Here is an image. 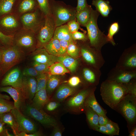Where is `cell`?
<instances>
[{
    "label": "cell",
    "mask_w": 136,
    "mask_h": 136,
    "mask_svg": "<svg viewBox=\"0 0 136 136\" xmlns=\"http://www.w3.org/2000/svg\"><path fill=\"white\" fill-rule=\"evenodd\" d=\"M123 85L106 79L101 83L100 95L104 102L113 110L127 94Z\"/></svg>",
    "instance_id": "obj_1"
},
{
    "label": "cell",
    "mask_w": 136,
    "mask_h": 136,
    "mask_svg": "<svg viewBox=\"0 0 136 136\" xmlns=\"http://www.w3.org/2000/svg\"><path fill=\"white\" fill-rule=\"evenodd\" d=\"M100 14L92 9L90 18L86 25L89 42L90 46L96 50L101 51L102 47L109 43L107 35L99 28L97 20Z\"/></svg>",
    "instance_id": "obj_2"
},
{
    "label": "cell",
    "mask_w": 136,
    "mask_h": 136,
    "mask_svg": "<svg viewBox=\"0 0 136 136\" xmlns=\"http://www.w3.org/2000/svg\"><path fill=\"white\" fill-rule=\"evenodd\" d=\"M49 0L52 16L56 27L65 24L75 18L76 8L62 1Z\"/></svg>",
    "instance_id": "obj_3"
},
{
    "label": "cell",
    "mask_w": 136,
    "mask_h": 136,
    "mask_svg": "<svg viewBox=\"0 0 136 136\" xmlns=\"http://www.w3.org/2000/svg\"><path fill=\"white\" fill-rule=\"evenodd\" d=\"M12 45L26 55L31 54L37 48L36 34L30 30L22 28L13 36Z\"/></svg>",
    "instance_id": "obj_4"
},
{
    "label": "cell",
    "mask_w": 136,
    "mask_h": 136,
    "mask_svg": "<svg viewBox=\"0 0 136 136\" xmlns=\"http://www.w3.org/2000/svg\"><path fill=\"white\" fill-rule=\"evenodd\" d=\"M0 48L2 55L0 65L1 76H2L13 67L22 61L25 58L26 55L12 45L2 46Z\"/></svg>",
    "instance_id": "obj_5"
},
{
    "label": "cell",
    "mask_w": 136,
    "mask_h": 136,
    "mask_svg": "<svg viewBox=\"0 0 136 136\" xmlns=\"http://www.w3.org/2000/svg\"><path fill=\"white\" fill-rule=\"evenodd\" d=\"M126 120L128 128L136 125V96L127 94L114 110Z\"/></svg>",
    "instance_id": "obj_6"
},
{
    "label": "cell",
    "mask_w": 136,
    "mask_h": 136,
    "mask_svg": "<svg viewBox=\"0 0 136 136\" xmlns=\"http://www.w3.org/2000/svg\"><path fill=\"white\" fill-rule=\"evenodd\" d=\"M80 41L81 43L78 45L83 61L87 65L100 69L105 62L101 51L91 47L89 41Z\"/></svg>",
    "instance_id": "obj_7"
},
{
    "label": "cell",
    "mask_w": 136,
    "mask_h": 136,
    "mask_svg": "<svg viewBox=\"0 0 136 136\" xmlns=\"http://www.w3.org/2000/svg\"><path fill=\"white\" fill-rule=\"evenodd\" d=\"M45 15L39 7L19 16L23 28L30 30L36 34L44 25Z\"/></svg>",
    "instance_id": "obj_8"
},
{
    "label": "cell",
    "mask_w": 136,
    "mask_h": 136,
    "mask_svg": "<svg viewBox=\"0 0 136 136\" xmlns=\"http://www.w3.org/2000/svg\"><path fill=\"white\" fill-rule=\"evenodd\" d=\"M23 28L19 17L13 13L0 16V31L5 35L13 36Z\"/></svg>",
    "instance_id": "obj_9"
},
{
    "label": "cell",
    "mask_w": 136,
    "mask_h": 136,
    "mask_svg": "<svg viewBox=\"0 0 136 136\" xmlns=\"http://www.w3.org/2000/svg\"><path fill=\"white\" fill-rule=\"evenodd\" d=\"M22 110L27 116L33 119L44 126L54 127L57 125L56 120L46 113L42 108L36 107L31 104H27Z\"/></svg>",
    "instance_id": "obj_10"
},
{
    "label": "cell",
    "mask_w": 136,
    "mask_h": 136,
    "mask_svg": "<svg viewBox=\"0 0 136 136\" xmlns=\"http://www.w3.org/2000/svg\"><path fill=\"white\" fill-rule=\"evenodd\" d=\"M43 26L36 34L37 48H44L53 38L56 26L52 16H45Z\"/></svg>",
    "instance_id": "obj_11"
},
{
    "label": "cell",
    "mask_w": 136,
    "mask_h": 136,
    "mask_svg": "<svg viewBox=\"0 0 136 136\" xmlns=\"http://www.w3.org/2000/svg\"><path fill=\"white\" fill-rule=\"evenodd\" d=\"M96 88V86H88L80 90L69 99L66 104L68 108L77 113L84 112L85 100L90 92Z\"/></svg>",
    "instance_id": "obj_12"
},
{
    "label": "cell",
    "mask_w": 136,
    "mask_h": 136,
    "mask_svg": "<svg viewBox=\"0 0 136 136\" xmlns=\"http://www.w3.org/2000/svg\"><path fill=\"white\" fill-rule=\"evenodd\" d=\"M135 79H136V70L116 66L109 72L107 79L125 85Z\"/></svg>",
    "instance_id": "obj_13"
},
{
    "label": "cell",
    "mask_w": 136,
    "mask_h": 136,
    "mask_svg": "<svg viewBox=\"0 0 136 136\" xmlns=\"http://www.w3.org/2000/svg\"><path fill=\"white\" fill-rule=\"evenodd\" d=\"M14 116L17 124L19 133L23 132L32 133L37 131L35 123L20 111L14 108L10 111Z\"/></svg>",
    "instance_id": "obj_14"
},
{
    "label": "cell",
    "mask_w": 136,
    "mask_h": 136,
    "mask_svg": "<svg viewBox=\"0 0 136 136\" xmlns=\"http://www.w3.org/2000/svg\"><path fill=\"white\" fill-rule=\"evenodd\" d=\"M116 66L131 70H136V46L134 44L125 49Z\"/></svg>",
    "instance_id": "obj_15"
},
{
    "label": "cell",
    "mask_w": 136,
    "mask_h": 136,
    "mask_svg": "<svg viewBox=\"0 0 136 136\" xmlns=\"http://www.w3.org/2000/svg\"><path fill=\"white\" fill-rule=\"evenodd\" d=\"M23 75L20 69L16 67L10 71L2 80V87L11 86L21 89Z\"/></svg>",
    "instance_id": "obj_16"
},
{
    "label": "cell",
    "mask_w": 136,
    "mask_h": 136,
    "mask_svg": "<svg viewBox=\"0 0 136 136\" xmlns=\"http://www.w3.org/2000/svg\"><path fill=\"white\" fill-rule=\"evenodd\" d=\"M88 65L83 67L81 70L83 80L88 86H96L99 83L101 72L100 69Z\"/></svg>",
    "instance_id": "obj_17"
},
{
    "label": "cell",
    "mask_w": 136,
    "mask_h": 136,
    "mask_svg": "<svg viewBox=\"0 0 136 136\" xmlns=\"http://www.w3.org/2000/svg\"><path fill=\"white\" fill-rule=\"evenodd\" d=\"M39 7L37 0H16L12 13L19 17L23 14L35 11Z\"/></svg>",
    "instance_id": "obj_18"
},
{
    "label": "cell",
    "mask_w": 136,
    "mask_h": 136,
    "mask_svg": "<svg viewBox=\"0 0 136 136\" xmlns=\"http://www.w3.org/2000/svg\"><path fill=\"white\" fill-rule=\"evenodd\" d=\"M0 91L6 92L10 95L14 101L15 108L20 111L23 109L25 105V99L23 95L21 89L7 86L0 87Z\"/></svg>",
    "instance_id": "obj_19"
},
{
    "label": "cell",
    "mask_w": 136,
    "mask_h": 136,
    "mask_svg": "<svg viewBox=\"0 0 136 136\" xmlns=\"http://www.w3.org/2000/svg\"><path fill=\"white\" fill-rule=\"evenodd\" d=\"M37 83L35 78L23 76L21 90L26 99L32 100L36 92Z\"/></svg>",
    "instance_id": "obj_20"
},
{
    "label": "cell",
    "mask_w": 136,
    "mask_h": 136,
    "mask_svg": "<svg viewBox=\"0 0 136 136\" xmlns=\"http://www.w3.org/2000/svg\"><path fill=\"white\" fill-rule=\"evenodd\" d=\"M31 54L33 61L49 66L58 62L57 56L49 54L44 48L37 49Z\"/></svg>",
    "instance_id": "obj_21"
},
{
    "label": "cell",
    "mask_w": 136,
    "mask_h": 136,
    "mask_svg": "<svg viewBox=\"0 0 136 136\" xmlns=\"http://www.w3.org/2000/svg\"><path fill=\"white\" fill-rule=\"evenodd\" d=\"M77 91V89L75 87H71L68 84H62L57 89L53 96V99L58 102H62Z\"/></svg>",
    "instance_id": "obj_22"
},
{
    "label": "cell",
    "mask_w": 136,
    "mask_h": 136,
    "mask_svg": "<svg viewBox=\"0 0 136 136\" xmlns=\"http://www.w3.org/2000/svg\"><path fill=\"white\" fill-rule=\"evenodd\" d=\"M96 89L92 90L86 98L85 102V106L90 107L98 115H106L107 111L99 105L95 98L94 92Z\"/></svg>",
    "instance_id": "obj_23"
},
{
    "label": "cell",
    "mask_w": 136,
    "mask_h": 136,
    "mask_svg": "<svg viewBox=\"0 0 136 136\" xmlns=\"http://www.w3.org/2000/svg\"><path fill=\"white\" fill-rule=\"evenodd\" d=\"M46 87L37 92L32 99V104L39 108H42L49 101Z\"/></svg>",
    "instance_id": "obj_24"
},
{
    "label": "cell",
    "mask_w": 136,
    "mask_h": 136,
    "mask_svg": "<svg viewBox=\"0 0 136 136\" xmlns=\"http://www.w3.org/2000/svg\"><path fill=\"white\" fill-rule=\"evenodd\" d=\"M71 33L66 24H65L56 27L53 38L70 42L73 40L72 37Z\"/></svg>",
    "instance_id": "obj_25"
},
{
    "label": "cell",
    "mask_w": 136,
    "mask_h": 136,
    "mask_svg": "<svg viewBox=\"0 0 136 136\" xmlns=\"http://www.w3.org/2000/svg\"><path fill=\"white\" fill-rule=\"evenodd\" d=\"M92 4L96 8V10L104 17H108L112 9L110 2L104 0H93Z\"/></svg>",
    "instance_id": "obj_26"
},
{
    "label": "cell",
    "mask_w": 136,
    "mask_h": 136,
    "mask_svg": "<svg viewBox=\"0 0 136 136\" xmlns=\"http://www.w3.org/2000/svg\"><path fill=\"white\" fill-rule=\"evenodd\" d=\"M58 62L62 63L70 72L75 71L79 65V62L76 58L69 55L57 56Z\"/></svg>",
    "instance_id": "obj_27"
},
{
    "label": "cell",
    "mask_w": 136,
    "mask_h": 136,
    "mask_svg": "<svg viewBox=\"0 0 136 136\" xmlns=\"http://www.w3.org/2000/svg\"><path fill=\"white\" fill-rule=\"evenodd\" d=\"M92 9L91 6L88 5L83 10L76 11L75 18L80 26L85 27L89 20Z\"/></svg>",
    "instance_id": "obj_28"
},
{
    "label": "cell",
    "mask_w": 136,
    "mask_h": 136,
    "mask_svg": "<svg viewBox=\"0 0 136 136\" xmlns=\"http://www.w3.org/2000/svg\"><path fill=\"white\" fill-rule=\"evenodd\" d=\"M0 118L4 123L11 127L14 135L18 136L19 133L17 123L14 116L11 112L0 114Z\"/></svg>",
    "instance_id": "obj_29"
},
{
    "label": "cell",
    "mask_w": 136,
    "mask_h": 136,
    "mask_svg": "<svg viewBox=\"0 0 136 136\" xmlns=\"http://www.w3.org/2000/svg\"><path fill=\"white\" fill-rule=\"evenodd\" d=\"M61 79L59 75L49 74L46 86V90L49 96H50L55 89L60 84Z\"/></svg>",
    "instance_id": "obj_30"
},
{
    "label": "cell",
    "mask_w": 136,
    "mask_h": 136,
    "mask_svg": "<svg viewBox=\"0 0 136 136\" xmlns=\"http://www.w3.org/2000/svg\"><path fill=\"white\" fill-rule=\"evenodd\" d=\"M84 112L88 124L92 129L99 125L98 115L96 112L88 107H85Z\"/></svg>",
    "instance_id": "obj_31"
},
{
    "label": "cell",
    "mask_w": 136,
    "mask_h": 136,
    "mask_svg": "<svg viewBox=\"0 0 136 136\" xmlns=\"http://www.w3.org/2000/svg\"><path fill=\"white\" fill-rule=\"evenodd\" d=\"M44 48L49 54L58 56L60 49L59 40L52 38L44 46Z\"/></svg>",
    "instance_id": "obj_32"
},
{
    "label": "cell",
    "mask_w": 136,
    "mask_h": 136,
    "mask_svg": "<svg viewBox=\"0 0 136 136\" xmlns=\"http://www.w3.org/2000/svg\"><path fill=\"white\" fill-rule=\"evenodd\" d=\"M70 72L60 62H57L49 66L48 74L51 75H62Z\"/></svg>",
    "instance_id": "obj_33"
},
{
    "label": "cell",
    "mask_w": 136,
    "mask_h": 136,
    "mask_svg": "<svg viewBox=\"0 0 136 136\" xmlns=\"http://www.w3.org/2000/svg\"><path fill=\"white\" fill-rule=\"evenodd\" d=\"M16 0H0V16L12 13L14 5Z\"/></svg>",
    "instance_id": "obj_34"
},
{
    "label": "cell",
    "mask_w": 136,
    "mask_h": 136,
    "mask_svg": "<svg viewBox=\"0 0 136 136\" xmlns=\"http://www.w3.org/2000/svg\"><path fill=\"white\" fill-rule=\"evenodd\" d=\"M119 29V25L117 22L112 23L108 29V34L107 35L108 40L112 45L114 46L116 43L113 39L114 36L117 33Z\"/></svg>",
    "instance_id": "obj_35"
},
{
    "label": "cell",
    "mask_w": 136,
    "mask_h": 136,
    "mask_svg": "<svg viewBox=\"0 0 136 136\" xmlns=\"http://www.w3.org/2000/svg\"><path fill=\"white\" fill-rule=\"evenodd\" d=\"M66 53L68 55L74 58H76L79 57L80 48L75 41L73 40L69 42Z\"/></svg>",
    "instance_id": "obj_36"
},
{
    "label": "cell",
    "mask_w": 136,
    "mask_h": 136,
    "mask_svg": "<svg viewBox=\"0 0 136 136\" xmlns=\"http://www.w3.org/2000/svg\"><path fill=\"white\" fill-rule=\"evenodd\" d=\"M49 74L47 73H40L36 78L37 83L36 92L46 87Z\"/></svg>",
    "instance_id": "obj_37"
},
{
    "label": "cell",
    "mask_w": 136,
    "mask_h": 136,
    "mask_svg": "<svg viewBox=\"0 0 136 136\" xmlns=\"http://www.w3.org/2000/svg\"><path fill=\"white\" fill-rule=\"evenodd\" d=\"M41 10L45 16H52L49 0H37Z\"/></svg>",
    "instance_id": "obj_38"
},
{
    "label": "cell",
    "mask_w": 136,
    "mask_h": 136,
    "mask_svg": "<svg viewBox=\"0 0 136 136\" xmlns=\"http://www.w3.org/2000/svg\"><path fill=\"white\" fill-rule=\"evenodd\" d=\"M7 100L0 98V114L10 112L15 108L14 105L9 102Z\"/></svg>",
    "instance_id": "obj_39"
},
{
    "label": "cell",
    "mask_w": 136,
    "mask_h": 136,
    "mask_svg": "<svg viewBox=\"0 0 136 136\" xmlns=\"http://www.w3.org/2000/svg\"><path fill=\"white\" fill-rule=\"evenodd\" d=\"M105 125L112 136L119 135L120 128L117 123L110 119Z\"/></svg>",
    "instance_id": "obj_40"
},
{
    "label": "cell",
    "mask_w": 136,
    "mask_h": 136,
    "mask_svg": "<svg viewBox=\"0 0 136 136\" xmlns=\"http://www.w3.org/2000/svg\"><path fill=\"white\" fill-rule=\"evenodd\" d=\"M66 24L71 33L78 31L79 29L83 31V32H86L80 27V24L77 21L76 18L68 22Z\"/></svg>",
    "instance_id": "obj_41"
},
{
    "label": "cell",
    "mask_w": 136,
    "mask_h": 136,
    "mask_svg": "<svg viewBox=\"0 0 136 136\" xmlns=\"http://www.w3.org/2000/svg\"><path fill=\"white\" fill-rule=\"evenodd\" d=\"M33 67L40 73H47L49 72L50 66L43 63L33 61L32 64Z\"/></svg>",
    "instance_id": "obj_42"
},
{
    "label": "cell",
    "mask_w": 136,
    "mask_h": 136,
    "mask_svg": "<svg viewBox=\"0 0 136 136\" xmlns=\"http://www.w3.org/2000/svg\"><path fill=\"white\" fill-rule=\"evenodd\" d=\"M87 32H82L77 31L71 33L73 40L74 41H89Z\"/></svg>",
    "instance_id": "obj_43"
},
{
    "label": "cell",
    "mask_w": 136,
    "mask_h": 136,
    "mask_svg": "<svg viewBox=\"0 0 136 136\" xmlns=\"http://www.w3.org/2000/svg\"><path fill=\"white\" fill-rule=\"evenodd\" d=\"M127 89V94L136 96V79H134L124 85Z\"/></svg>",
    "instance_id": "obj_44"
},
{
    "label": "cell",
    "mask_w": 136,
    "mask_h": 136,
    "mask_svg": "<svg viewBox=\"0 0 136 136\" xmlns=\"http://www.w3.org/2000/svg\"><path fill=\"white\" fill-rule=\"evenodd\" d=\"M13 36L4 35L0 31V43L3 46L12 45Z\"/></svg>",
    "instance_id": "obj_45"
},
{
    "label": "cell",
    "mask_w": 136,
    "mask_h": 136,
    "mask_svg": "<svg viewBox=\"0 0 136 136\" xmlns=\"http://www.w3.org/2000/svg\"><path fill=\"white\" fill-rule=\"evenodd\" d=\"M23 76L36 78L40 73L33 67H29L25 68L22 72Z\"/></svg>",
    "instance_id": "obj_46"
},
{
    "label": "cell",
    "mask_w": 136,
    "mask_h": 136,
    "mask_svg": "<svg viewBox=\"0 0 136 136\" xmlns=\"http://www.w3.org/2000/svg\"><path fill=\"white\" fill-rule=\"evenodd\" d=\"M83 80L80 77L74 76L71 77L68 81V85L73 87H75L83 83Z\"/></svg>",
    "instance_id": "obj_47"
},
{
    "label": "cell",
    "mask_w": 136,
    "mask_h": 136,
    "mask_svg": "<svg viewBox=\"0 0 136 136\" xmlns=\"http://www.w3.org/2000/svg\"><path fill=\"white\" fill-rule=\"evenodd\" d=\"M60 44V49L59 56H62L66 53V51L69 42L64 40H59Z\"/></svg>",
    "instance_id": "obj_48"
},
{
    "label": "cell",
    "mask_w": 136,
    "mask_h": 136,
    "mask_svg": "<svg viewBox=\"0 0 136 136\" xmlns=\"http://www.w3.org/2000/svg\"><path fill=\"white\" fill-rule=\"evenodd\" d=\"M46 105V109L50 112L56 110L60 105L59 102L56 101H49Z\"/></svg>",
    "instance_id": "obj_49"
},
{
    "label": "cell",
    "mask_w": 136,
    "mask_h": 136,
    "mask_svg": "<svg viewBox=\"0 0 136 136\" xmlns=\"http://www.w3.org/2000/svg\"><path fill=\"white\" fill-rule=\"evenodd\" d=\"M93 129L106 135L112 136L111 134L108 130L105 125H99Z\"/></svg>",
    "instance_id": "obj_50"
},
{
    "label": "cell",
    "mask_w": 136,
    "mask_h": 136,
    "mask_svg": "<svg viewBox=\"0 0 136 136\" xmlns=\"http://www.w3.org/2000/svg\"><path fill=\"white\" fill-rule=\"evenodd\" d=\"M86 0H77V4L76 8L77 11L82 10L88 6Z\"/></svg>",
    "instance_id": "obj_51"
},
{
    "label": "cell",
    "mask_w": 136,
    "mask_h": 136,
    "mask_svg": "<svg viewBox=\"0 0 136 136\" xmlns=\"http://www.w3.org/2000/svg\"><path fill=\"white\" fill-rule=\"evenodd\" d=\"M98 124L100 125H105L110 120L106 115H98Z\"/></svg>",
    "instance_id": "obj_52"
},
{
    "label": "cell",
    "mask_w": 136,
    "mask_h": 136,
    "mask_svg": "<svg viewBox=\"0 0 136 136\" xmlns=\"http://www.w3.org/2000/svg\"><path fill=\"white\" fill-rule=\"evenodd\" d=\"M51 135L52 136H61L62 132L61 129L57 125L54 126Z\"/></svg>",
    "instance_id": "obj_53"
},
{
    "label": "cell",
    "mask_w": 136,
    "mask_h": 136,
    "mask_svg": "<svg viewBox=\"0 0 136 136\" xmlns=\"http://www.w3.org/2000/svg\"><path fill=\"white\" fill-rule=\"evenodd\" d=\"M42 135V133L39 131H37L32 133H26L21 132L19 133L18 136H40Z\"/></svg>",
    "instance_id": "obj_54"
},
{
    "label": "cell",
    "mask_w": 136,
    "mask_h": 136,
    "mask_svg": "<svg viewBox=\"0 0 136 136\" xmlns=\"http://www.w3.org/2000/svg\"><path fill=\"white\" fill-rule=\"evenodd\" d=\"M129 136H136V125H134L129 128Z\"/></svg>",
    "instance_id": "obj_55"
},
{
    "label": "cell",
    "mask_w": 136,
    "mask_h": 136,
    "mask_svg": "<svg viewBox=\"0 0 136 136\" xmlns=\"http://www.w3.org/2000/svg\"><path fill=\"white\" fill-rule=\"evenodd\" d=\"M5 123L0 119V134L3 133L4 130V125Z\"/></svg>",
    "instance_id": "obj_56"
},
{
    "label": "cell",
    "mask_w": 136,
    "mask_h": 136,
    "mask_svg": "<svg viewBox=\"0 0 136 136\" xmlns=\"http://www.w3.org/2000/svg\"><path fill=\"white\" fill-rule=\"evenodd\" d=\"M0 98H3L8 100L10 99V97L8 95L0 94Z\"/></svg>",
    "instance_id": "obj_57"
},
{
    "label": "cell",
    "mask_w": 136,
    "mask_h": 136,
    "mask_svg": "<svg viewBox=\"0 0 136 136\" xmlns=\"http://www.w3.org/2000/svg\"><path fill=\"white\" fill-rule=\"evenodd\" d=\"M2 58V52L1 49L0 48V65L1 64Z\"/></svg>",
    "instance_id": "obj_58"
},
{
    "label": "cell",
    "mask_w": 136,
    "mask_h": 136,
    "mask_svg": "<svg viewBox=\"0 0 136 136\" xmlns=\"http://www.w3.org/2000/svg\"><path fill=\"white\" fill-rule=\"evenodd\" d=\"M6 135H7V136H13V135L10 133L7 130L5 132Z\"/></svg>",
    "instance_id": "obj_59"
},
{
    "label": "cell",
    "mask_w": 136,
    "mask_h": 136,
    "mask_svg": "<svg viewBox=\"0 0 136 136\" xmlns=\"http://www.w3.org/2000/svg\"><path fill=\"white\" fill-rule=\"evenodd\" d=\"M1 67L0 66V77L1 76Z\"/></svg>",
    "instance_id": "obj_60"
},
{
    "label": "cell",
    "mask_w": 136,
    "mask_h": 136,
    "mask_svg": "<svg viewBox=\"0 0 136 136\" xmlns=\"http://www.w3.org/2000/svg\"><path fill=\"white\" fill-rule=\"evenodd\" d=\"M3 46L1 44V43H0V48L2 46Z\"/></svg>",
    "instance_id": "obj_61"
},
{
    "label": "cell",
    "mask_w": 136,
    "mask_h": 136,
    "mask_svg": "<svg viewBox=\"0 0 136 136\" xmlns=\"http://www.w3.org/2000/svg\"></svg>",
    "instance_id": "obj_62"
}]
</instances>
